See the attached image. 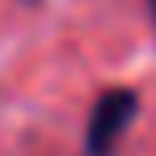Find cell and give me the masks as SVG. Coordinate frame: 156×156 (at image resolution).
<instances>
[{"mask_svg":"<svg viewBox=\"0 0 156 156\" xmlns=\"http://www.w3.org/2000/svg\"><path fill=\"white\" fill-rule=\"evenodd\" d=\"M148 8H152V21H156V0H148Z\"/></svg>","mask_w":156,"mask_h":156,"instance_id":"7a4b0ae2","label":"cell"},{"mask_svg":"<svg viewBox=\"0 0 156 156\" xmlns=\"http://www.w3.org/2000/svg\"><path fill=\"white\" fill-rule=\"evenodd\" d=\"M136 111H140V99L127 86H111L94 99L90 119H86V156H111L115 144L123 140V132L132 127Z\"/></svg>","mask_w":156,"mask_h":156,"instance_id":"6da1fadb","label":"cell"}]
</instances>
